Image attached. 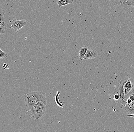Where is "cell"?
I'll list each match as a JSON object with an SVG mask.
<instances>
[{
  "instance_id": "12",
  "label": "cell",
  "mask_w": 134,
  "mask_h": 132,
  "mask_svg": "<svg viewBox=\"0 0 134 132\" xmlns=\"http://www.w3.org/2000/svg\"><path fill=\"white\" fill-rule=\"evenodd\" d=\"M5 13V11L1 8L0 9V23L4 22V14Z\"/></svg>"
},
{
  "instance_id": "15",
  "label": "cell",
  "mask_w": 134,
  "mask_h": 132,
  "mask_svg": "<svg viewBox=\"0 0 134 132\" xmlns=\"http://www.w3.org/2000/svg\"><path fill=\"white\" fill-rule=\"evenodd\" d=\"M125 5H131L134 7V0L129 2L126 4Z\"/></svg>"
},
{
  "instance_id": "3",
  "label": "cell",
  "mask_w": 134,
  "mask_h": 132,
  "mask_svg": "<svg viewBox=\"0 0 134 132\" xmlns=\"http://www.w3.org/2000/svg\"><path fill=\"white\" fill-rule=\"evenodd\" d=\"M26 21L25 20H18L14 19L10 21L7 25V27L9 28H13L15 31L18 32L21 28L26 25Z\"/></svg>"
},
{
  "instance_id": "14",
  "label": "cell",
  "mask_w": 134,
  "mask_h": 132,
  "mask_svg": "<svg viewBox=\"0 0 134 132\" xmlns=\"http://www.w3.org/2000/svg\"><path fill=\"white\" fill-rule=\"evenodd\" d=\"M118 1H119L121 4L125 5L127 2L131 1H133V0H118Z\"/></svg>"
},
{
  "instance_id": "13",
  "label": "cell",
  "mask_w": 134,
  "mask_h": 132,
  "mask_svg": "<svg viewBox=\"0 0 134 132\" xmlns=\"http://www.w3.org/2000/svg\"><path fill=\"white\" fill-rule=\"evenodd\" d=\"M7 56L8 54L7 53L3 51L1 49H0V58L1 59L6 58L7 57Z\"/></svg>"
},
{
  "instance_id": "7",
  "label": "cell",
  "mask_w": 134,
  "mask_h": 132,
  "mask_svg": "<svg viewBox=\"0 0 134 132\" xmlns=\"http://www.w3.org/2000/svg\"><path fill=\"white\" fill-rule=\"evenodd\" d=\"M124 107L126 111L125 113L126 115L134 114V101L130 104H127L126 103Z\"/></svg>"
},
{
  "instance_id": "8",
  "label": "cell",
  "mask_w": 134,
  "mask_h": 132,
  "mask_svg": "<svg viewBox=\"0 0 134 132\" xmlns=\"http://www.w3.org/2000/svg\"><path fill=\"white\" fill-rule=\"evenodd\" d=\"M60 92H57V94L55 95L54 97V101L56 103L57 106L61 108L63 107L64 106L63 104V102H62L60 101L59 98H60Z\"/></svg>"
},
{
  "instance_id": "16",
  "label": "cell",
  "mask_w": 134,
  "mask_h": 132,
  "mask_svg": "<svg viewBox=\"0 0 134 132\" xmlns=\"http://www.w3.org/2000/svg\"><path fill=\"white\" fill-rule=\"evenodd\" d=\"M114 99L115 101H119L120 99V96L119 94H116L114 96Z\"/></svg>"
},
{
  "instance_id": "20",
  "label": "cell",
  "mask_w": 134,
  "mask_h": 132,
  "mask_svg": "<svg viewBox=\"0 0 134 132\" xmlns=\"http://www.w3.org/2000/svg\"><path fill=\"white\" fill-rule=\"evenodd\" d=\"M127 117H133L134 118V114H131V115H127Z\"/></svg>"
},
{
  "instance_id": "5",
  "label": "cell",
  "mask_w": 134,
  "mask_h": 132,
  "mask_svg": "<svg viewBox=\"0 0 134 132\" xmlns=\"http://www.w3.org/2000/svg\"><path fill=\"white\" fill-rule=\"evenodd\" d=\"M98 55V51L94 50H88L84 57L83 60L93 59Z\"/></svg>"
},
{
  "instance_id": "10",
  "label": "cell",
  "mask_w": 134,
  "mask_h": 132,
  "mask_svg": "<svg viewBox=\"0 0 134 132\" xmlns=\"http://www.w3.org/2000/svg\"><path fill=\"white\" fill-rule=\"evenodd\" d=\"M88 50V48L87 47H84L80 48L79 52V57L80 60H83L84 57Z\"/></svg>"
},
{
  "instance_id": "2",
  "label": "cell",
  "mask_w": 134,
  "mask_h": 132,
  "mask_svg": "<svg viewBox=\"0 0 134 132\" xmlns=\"http://www.w3.org/2000/svg\"><path fill=\"white\" fill-rule=\"evenodd\" d=\"M47 104V100L39 101L31 110L26 112L27 114L32 119L38 120L45 114Z\"/></svg>"
},
{
  "instance_id": "9",
  "label": "cell",
  "mask_w": 134,
  "mask_h": 132,
  "mask_svg": "<svg viewBox=\"0 0 134 132\" xmlns=\"http://www.w3.org/2000/svg\"><path fill=\"white\" fill-rule=\"evenodd\" d=\"M59 7L68 4H72L73 3V0H59L57 1Z\"/></svg>"
},
{
  "instance_id": "19",
  "label": "cell",
  "mask_w": 134,
  "mask_h": 132,
  "mask_svg": "<svg viewBox=\"0 0 134 132\" xmlns=\"http://www.w3.org/2000/svg\"><path fill=\"white\" fill-rule=\"evenodd\" d=\"M129 98L132 101H134V94H132V95H130V96Z\"/></svg>"
},
{
  "instance_id": "11",
  "label": "cell",
  "mask_w": 134,
  "mask_h": 132,
  "mask_svg": "<svg viewBox=\"0 0 134 132\" xmlns=\"http://www.w3.org/2000/svg\"><path fill=\"white\" fill-rule=\"evenodd\" d=\"M7 26L5 25V22L0 23V34H5Z\"/></svg>"
},
{
  "instance_id": "17",
  "label": "cell",
  "mask_w": 134,
  "mask_h": 132,
  "mask_svg": "<svg viewBox=\"0 0 134 132\" xmlns=\"http://www.w3.org/2000/svg\"><path fill=\"white\" fill-rule=\"evenodd\" d=\"M132 101L129 98L127 99V100H126V103L127 104H130L131 103V102H132Z\"/></svg>"
},
{
  "instance_id": "1",
  "label": "cell",
  "mask_w": 134,
  "mask_h": 132,
  "mask_svg": "<svg viewBox=\"0 0 134 132\" xmlns=\"http://www.w3.org/2000/svg\"><path fill=\"white\" fill-rule=\"evenodd\" d=\"M26 112L31 110L36 103L41 100H47L46 94L44 92L30 91L26 93L24 95Z\"/></svg>"
},
{
  "instance_id": "4",
  "label": "cell",
  "mask_w": 134,
  "mask_h": 132,
  "mask_svg": "<svg viewBox=\"0 0 134 132\" xmlns=\"http://www.w3.org/2000/svg\"><path fill=\"white\" fill-rule=\"evenodd\" d=\"M127 80L121 81L117 86V90L118 93L120 96V99L119 102L123 106H124L126 102L125 101V94L123 90V88L124 87L125 84L127 82Z\"/></svg>"
},
{
  "instance_id": "6",
  "label": "cell",
  "mask_w": 134,
  "mask_h": 132,
  "mask_svg": "<svg viewBox=\"0 0 134 132\" xmlns=\"http://www.w3.org/2000/svg\"><path fill=\"white\" fill-rule=\"evenodd\" d=\"M134 85L132 84L131 83V81L130 78H129L127 80V82L125 83V84L124 88L125 90V95H128V94H129L132 91V89Z\"/></svg>"
},
{
  "instance_id": "18",
  "label": "cell",
  "mask_w": 134,
  "mask_h": 132,
  "mask_svg": "<svg viewBox=\"0 0 134 132\" xmlns=\"http://www.w3.org/2000/svg\"><path fill=\"white\" fill-rule=\"evenodd\" d=\"M3 67L4 68V69H5V68L8 69L9 68V67L7 64H6V63H4L3 64Z\"/></svg>"
}]
</instances>
